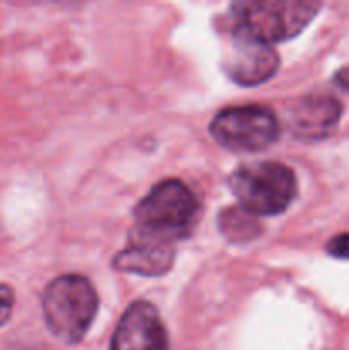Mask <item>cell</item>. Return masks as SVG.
Listing matches in <instances>:
<instances>
[{"mask_svg":"<svg viewBox=\"0 0 349 350\" xmlns=\"http://www.w3.org/2000/svg\"><path fill=\"white\" fill-rule=\"evenodd\" d=\"M201 204L180 180H164L151 188L133 211L135 226L130 239L173 245L194 231Z\"/></svg>","mask_w":349,"mask_h":350,"instance_id":"cell-1","label":"cell"},{"mask_svg":"<svg viewBox=\"0 0 349 350\" xmlns=\"http://www.w3.org/2000/svg\"><path fill=\"white\" fill-rule=\"evenodd\" d=\"M320 3L310 0H253L229 9L231 31L270 44L298 36L313 21Z\"/></svg>","mask_w":349,"mask_h":350,"instance_id":"cell-2","label":"cell"},{"mask_svg":"<svg viewBox=\"0 0 349 350\" xmlns=\"http://www.w3.org/2000/svg\"><path fill=\"white\" fill-rule=\"evenodd\" d=\"M98 313V294L86 277L60 275L48 284L43 294V314L48 328L58 340L79 344Z\"/></svg>","mask_w":349,"mask_h":350,"instance_id":"cell-3","label":"cell"},{"mask_svg":"<svg viewBox=\"0 0 349 350\" xmlns=\"http://www.w3.org/2000/svg\"><path fill=\"white\" fill-rule=\"evenodd\" d=\"M229 188L245 211L253 215L283 214L298 191L296 174L276 161L243 164L229 176Z\"/></svg>","mask_w":349,"mask_h":350,"instance_id":"cell-4","label":"cell"},{"mask_svg":"<svg viewBox=\"0 0 349 350\" xmlns=\"http://www.w3.org/2000/svg\"><path fill=\"white\" fill-rule=\"evenodd\" d=\"M211 135L219 146L235 152H257L279 137L281 126L276 113L260 105L231 106L212 118Z\"/></svg>","mask_w":349,"mask_h":350,"instance_id":"cell-5","label":"cell"},{"mask_svg":"<svg viewBox=\"0 0 349 350\" xmlns=\"http://www.w3.org/2000/svg\"><path fill=\"white\" fill-rule=\"evenodd\" d=\"M279 68L274 46L229 29V43L224 55V70L240 85H259L269 81Z\"/></svg>","mask_w":349,"mask_h":350,"instance_id":"cell-6","label":"cell"},{"mask_svg":"<svg viewBox=\"0 0 349 350\" xmlns=\"http://www.w3.org/2000/svg\"><path fill=\"white\" fill-rule=\"evenodd\" d=\"M112 350H168V334L156 308L135 301L120 318Z\"/></svg>","mask_w":349,"mask_h":350,"instance_id":"cell-7","label":"cell"},{"mask_svg":"<svg viewBox=\"0 0 349 350\" xmlns=\"http://www.w3.org/2000/svg\"><path fill=\"white\" fill-rule=\"evenodd\" d=\"M342 105L328 94H310L298 99L291 109L289 130L294 139L317 142L331 135L339 125Z\"/></svg>","mask_w":349,"mask_h":350,"instance_id":"cell-8","label":"cell"},{"mask_svg":"<svg viewBox=\"0 0 349 350\" xmlns=\"http://www.w3.org/2000/svg\"><path fill=\"white\" fill-rule=\"evenodd\" d=\"M177 256L173 245L130 239L129 246L113 260V267L120 272L137 273L144 277H159L171 270Z\"/></svg>","mask_w":349,"mask_h":350,"instance_id":"cell-9","label":"cell"},{"mask_svg":"<svg viewBox=\"0 0 349 350\" xmlns=\"http://www.w3.org/2000/svg\"><path fill=\"white\" fill-rule=\"evenodd\" d=\"M219 229L228 241L246 243L260 234V222L257 215L245 211L242 205H236L219 214Z\"/></svg>","mask_w":349,"mask_h":350,"instance_id":"cell-10","label":"cell"},{"mask_svg":"<svg viewBox=\"0 0 349 350\" xmlns=\"http://www.w3.org/2000/svg\"><path fill=\"white\" fill-rule=\"evenodd\" d=\"M14 301H16V294H14L12 287L7 284H0V327H3L10 320Z\"/></svg>","mask_w":349,"mask_h":350,"instance_id":"cell-11","label":"cell"},{"mask_svg":"<svg viewBox=\"0 0 349 350\" xmlns=\"http://www.w3.org/2000/svg\"><path fill=\"white\" fill-rule=\"evenodd\" d=\"M327 253L334 258L349 260V232H342V234L334 236L331 241L325 246Z\"/></svg>","mask_w":349,"mask_h":350,"instance_id":"cell-12","label":"cell"},{"mask_svg":"<svg viewBox=\"0 0 349 350\" xmlns=\"http://www.w3.org/2000/svg\"><path fill=\"white\" fill-rule=\"evenodd\" d=\"M337 84L349 89V70H342L341 74H337Z\"/></svg>","mask_w":349,"mask_h":350,"instance_id":"cell-13","label":"cell"}]
</instances>
